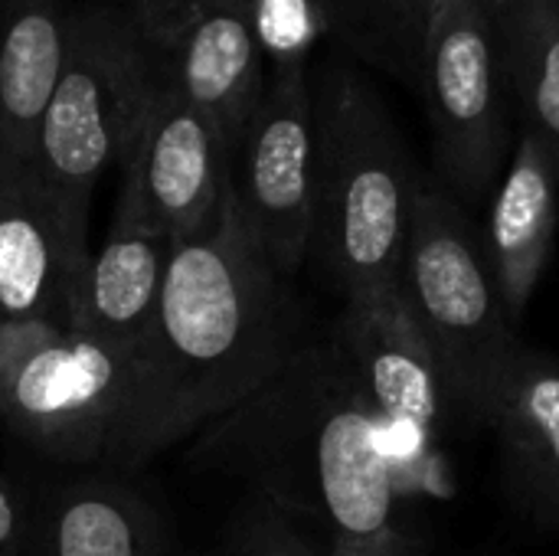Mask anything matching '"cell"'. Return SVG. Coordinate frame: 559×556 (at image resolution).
Returning a JSON list of instances; mask_svg holds the SVG:
<instances>
[{
	"label": "cell",
	"mask_w": 559,
	"mask_h": 556,
	"mask_svg": "<svg viewBox=\"0 0 559 556\" xmlns=\"http://www.w3.org/2000/svg\"><path fill=\"white\" fill-rule=\"evenodd\" d=\"M308 341L292 279L259 252L229 190L213 223L174 242L111 462L138 465L206 429L269 383Z\"/></svg>",
	"instance_id": "1"
},
{
	"label": "cell",
	"mask_w": 559,
	"mask_h": 556,
	"mask_svg": "<svg viewBox=\"0 0 559 556\" xmlns=\"http://www.w3.org/2000/svg\"><path fill=\"white\" fill-rule=\"evenodd\" d=\"M200 456L246 478L328 544H390L400 478L360 377L334 338H311L246 403L203 429Z\"/></svg>",
	"instance_id": "2"
},
{
	"label": "cell",
	"mask_w": 559,
	"mask_h": 556,
	"mask_svg": "<svg viewBox=\"0 0 559 556\" xmlns=\"http://www.w3.org/2000/svg\"><path fill=\"white\" fill-rule=\"evenodd\" d=\"M314 223L308 259L344 298L400 285L423 170L370 72L334 49L311 69Z\"/></svg>",
	"instance_id": "3"
},
{
	"label": "cell",
	"mask_w": 559,
	"mask_h": 556,
	"mask_svg": "<svg viewBox=\"0 0 559 556\" xmlns=\"http://www.w3.org/2000/svg\"><path fill=\"white\" fill-rule=\"evenodd\" d=\"M400 285L436 354L449 423L485 429L521 334L498 295L478 213L432 174L413 203Z\"/></svg>",
	"instance_id": "4"
},
{
	"label": "cell",
	"mask_w": 559,
	"mask_h": 556,
	"mask_svg": "<svg viewBox=\"0 0 559 556\" xmlns=\"http://www.w3.org/2000/svg\"><path fill=\"white\" fill-rule=\"evenodd\" d=\"M151 88L124 7L69 10L62 69L36 131L33 167L79 229H88L92 190L121 164Z\"/></svg>",
	"instance_id": "5"
},
{
	"label": "cell",
	"mask_w": 559,
	"mask_h": 556,
	"mask_svg": "<svg viewBox=\"0 0 559 556\" xmlns=\"http://www.w3.org/2000/svg\"><path fill=\"white\" fill-rule=\"evenodd\" d=\"M416 95L432 131V180L478 213L521 131L495 16L481 0H439L432 7Z\"/></svg>",
	"instance_id": "6"
},
{
	"label": "cell",
	"mask_w": 559,
	"mask_h": 556,
	"mask_svg": "<svg viewBox=\"0 0 559 556\" xmlns=\"http://www.w3.org/2000/svg\"><path fill=\"white\" fill-rule=\"evenodd\" d=\"M314 154L311 59H275L265 92L233 144L229 190L246 233L285 279L305 269L311 249Z\"/></svg>",
	"instance_id": "7"
},
{
	"label": "cell",
	"mask_w": 559,
	"mask_h": 556,
	"mask_svg": "<svg viewBox=\"0 0 559 556\" xmlns=\"http://www.w3.org/2000/svg\"><path fill=\"white\" fill-rule=\"evenodd\" d=\"M151 82L203 108L236 144L269 82L259 0H128Z\"/></svg>",
	"instance_id": "8"
},
{
	"label": "cell",
	"mask_w": 559,
	"mask_h": 556,
	"mask_svg": "<svg viewBox=\"0 0 559 556\" xmlns=\"http://www.w3.org/2000/svg\"><path fill=\"white\" fill-rule=\"evenodd\" d=\"M138 347L66 331L20 370L0 423L52 462L111 459L134 400Z\"/></svg>",
	"instance_id": "9"
},
{
	"label": "cell",
	"mask_w": 559,
	"mask_h": 556,
	"mask_svg": "<svg viewBox=\"0 0 559 556\" xmlns=\"http://www.w3.org/2000/svg\"><path fill=\"white\" fill-rule=\"evenodd\" d=\"M331 331L380 419L396 478L406 465L413 472L426 469L442 442L449 413L436 354L406 305L403 285L344 298Z\"/></svg>",
	"instance_id": "10"
},
{
	"label": "cell",
	"mask_w": 559,
	"mask_h": 556,
	"mask_svg": "<svg viewBox=\"0 0 559 556\" xmlns=\"http://www.w3.org/2000/svg\"><path fill=\"white\" fill-rule=\"evenodd\" d=\"M233 147L216 118L154 85L121 157L118 206L174 242L216 220L229 193Z\"/></svg>",
	"instance_id": "11"
},
{
	"label": "cell",
	"mask_w": 559,
	"mask_h": 556,
	"mask_svg": "<svg viewBox=\"0 0 559 556\" xmlns=\"http://www.w3.org/2000/svg\"><path fill=\"white\" fill-rule=\"evenodd\" d=\"M85 236L33 164L0 161V318H72V292L88 262Z\"/></svg>",
	"instance_id": "12"
},
{
	"label": "cell",
	"mask_w": 559,
	"mask_h": 556,
	"mask_svg": "<svg viewBox=\"0 0 559 556\" xmlns=\"http://www.w3.org/2000/svg\"><path fill=\"white\" fill-rule=\"evenodd\" d=\"M485 429L498 446L504 501L531 528L559 537V354L521 341Z\"/></svg>",
	"instance_id": "13"
},
{
	"label": "cell",
	"mask_w": 559,
	"mask_h": 556,
	"mask_svg": "<svg viewBox=\"0 0 559 556\" xmlns=\"http://www.w3.org/2000/svg\"><path fill=\"white\" fill-rule=\"evenodd\" d=\"M559 229V167L550 151L527 131H518L514 154L488 200L481 220L485 252L504 311L514 324L544 282Z\"/></svg>",
	"instance_id": "14"
},
{
	"label": "cell",
	"mask_w": 559,
	"mask_h": 556,
	"mask_svg": "<svg viewBox=\"0 0 559 556\" xmlns=\"http://www.w3.org/2000/svg\"><path fill=\"white\" fill-rule=\"evenodd\" d=\"M170 252L174 239L167 233L115 206L111 229L102 249L88 252L72 292V328L121 344H144L160 305Z\"/></svg>",
	"instance_id": "15"
},
{
	"label": "cell",
	"mask_w": 559,
	"mask_h": 556,
	"mask_svg": "<svg viewBox=\"0 0 559 556\" xmlns=\"http://www.w3.org/2000/svg\"><path fill=\"white\" fill-rule=\"evenodd\" d=\"M26 556H167V528L121 482H66L29 505Z\"/></svg>",
	"instance_id": "16"
},
{
	"label": "cell",
	"mask_w": 559,
	"mask_h": 556,
	"mask_svg": "<svg viewBox=\"0 0 559 556\" xmlns=\"http://www.w3.org/2000/svg\"><path fill=\"white\" fill-rule=\"evenodd\" d=\"M62 0H0V161L33 164L66 49Z\"/></svg>",
	"instance_id": "17"
},
{
	"label": "cell",
	"mask_w": 559,
	"mask_h": 556,
	"mask_svg": "<svg viewBox=\"0 0 559 556\" xmlns=\"http://www.w3.org/2000/svg\"><path fill=\"white\" fill-rule=\"evenodd\" d=\"M495 29L518 125L559 167V0H514L495 16Z\"/></svg>",
	"instance_id": "18"
},
{
	"label": "cell",
	"mask_w": 559,
	"mask_h": 556,
	"mask_svg": "<svg viewBox=\"0 0 559 556\" xmlns=\"http://www.w3.org/2000/svg\"><path fill=\"white\" fill-rule=\"evenodd\" d=\"M324 39L406 88H419L429 13L416 0H305Z\"/></svg>",
	"instance_id": "19"
},
{
	"label": "cell",
	"mask_w": 559,
	"mask_h": 556,
	"mask_svg": "<svg viewBox=\"0 0 559 556\" xmlns=\"http://www.w3.org/2000/svg\"><path fill=\"white\" fill-rule=\"evenodd\" d=\"M66 331H72L69 311H43V315H20L0 318V410L20 377V370L56 344Z\"/></svg>",
	"instance_id": "20"
},
{
	"label": "cell",
	"mask_w": 559,
	"mask_h": 556,
	"mask_svg": "<svg viewBox=\"0 0 559 556\" xmlns=\"http://www.w3.org/2000/svg\"><path fill=\"white\" fill-rule=\"evenodd\" d=\"M328 544L318 547L308 534L298 531L295 521H288L285 514H272L262 524H255L249 531V537L233 551L229 556H324Z\"/></svg>",
	"instance_id": "21"
},
{
	"label": "cell",
	"mask_w": 559,
	"mask_h": 556,
	"mask_svg": "<svg viewBox=\"0 0 559 556\" xmlns=\"http://www.w3.org/2000/svg\"><path fill=\"white\" fill-rule=\"evenodd\" d=\"M29 544V505L20 498L10 478L0 475V556H26Z\"/></svg>",
	"instance_id": "22"
},
{
	"label": "cell",
	"mask_w": 559,
	"mask_h": 556,
	"mask_svg": "<svg viewBox=\"0 0 559 556\" xmlns=\"http://www.w3.org/2000/svg\"><path fill=\"white\" fill-rule=\"evenodd\" d=\"M324 556H409V541H390V544H328Z\"/></svg>",
	"instance_id": "23"
},
{
	"label": "cell",
	"mask_w": 559,
	"mask_h": 556,
	"mask_svg": "<svg viewBox=\"0 0 559 556\" xmlns=\"http://www.w3.org/2000/svg\"><path fill=\"white\" fill-rule=\"evenodd\" d=\"M481 3H485V7L491 10V16H498V13H501V10H504L508 3H514V0H481Z\"/></svg>",
	"instance_id": "24"
},
{
	"label": "cell",
	"mask_w": 559,
	"mask_h": 556,
	"mask_svg": "<svg viewBox=\"0 0 559 556\" xmlns=\"http://www.w3.org/2000/svg\"><path fill=\"white\" fill-rule=\"evenodd\" d=\"M416 3H419V7H423V10H426V13H432V7H436V3H439V0H416Z\"/></svg>",
	"instance_id": "25"
}]
</instances>
